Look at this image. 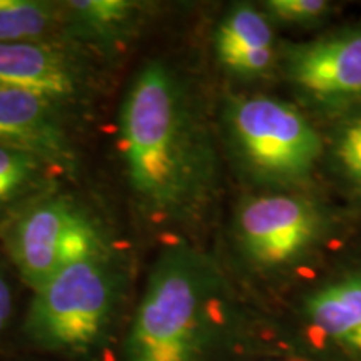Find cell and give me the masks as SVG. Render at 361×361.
Wrapping results in <instances>:
<instances>
[{
    "label": "cell",
    "mask_w": 361,
    "mask_h": 361,
    "mask_svg": "<svg viewBox=\"0 0 361 361\" xmlns=\"http://www.w3.org/2000/svg\"><path fill=\"white\" fill-rule=\"evenodd\" d=\"M218 290L213 259L184 243L166 247L130 324L126 361H202Z\"/></svg>",
    "instance_id": "2"
},
{
    "label": "cell",
    "mask_w": 361,
    "mask_h": 361,
    "mask_svg": "<svg viewBox=\"0 0 361 361\" xmlns=\"http://www.w3.org/2000/svg\"><path fill=\"white\" fill-rule=\"evenodd\" d=\"M85 78L78 57L61 42L0 44V85L61 104L75 101Z\"/></svg>",
    "instance_id": "7"
},
{
    "label": "cell",
    "mask_w": 361,
    "mask_h": 361,
    "mask_svg": "<svg viewBox=\"0 0 361 361\" xmlns=\"http://www.w3.org/2000/svg\"><path fill=\"white\" fill-rule=\"evenodd\" d=\"M57 109L37 94L0 85V144L25 149L51 168L71 171L75 154Z\"/></svg>",
    "instance_id": "8"
},
{
    "label": "cell",
    "mask_w": 361,
    "mask_h": 361,
    "mask_svg": "<svg viewBox=\"0 0 361 361\" xmlns=\"http://www.w3.org/2000/svg\"><path fill=\"white\" fill-rule=\"evenodd\" d=\"M47 169L52 168L32 152L0 144V209L24 201L39 188Z\"/></svg>",
    "instance_id": "14"
},
{
    "label": "cell",
    "mask_w": 361,
    "mask_h": 361,
    "mask_svg": "<svg viewBox=\"0 0 361 361\" xmlns=\"http://www.w3.org/2000/svg\"><path fill=\"white\" fill-rule=\"evenodd\" d=\"M117 146L135 202L159 223L201 218L218 186V156L184 80L147 62L126 92Z\"/></svg>",
    "instance_id": "1"
},
{
    "label": "cell",
    "mask_w": 361,
    "mask_h": 361,
    "mask_svg": "<svg viewBox=\"0 0 361 361\" xmlns=\"http://www.w3.org/2000/svg\"><path fill=\"white\" fill-rule=\"evenodd\" d=\"M329 4L324 0H269L268 11L274 19L288 24H311L328 12Z\"/></svg>",
    "instance_id": "15"
},
{
    "label": "cell",
    "mask_w": 361,
    "mask_h": 361,
    "mask_svg": "<svg viewBox=\"0 0 361 361\" xmlns=\"http://www.w3.org/2000/svg\"><path fill=\"white\" fill-rule=\"evenodd\" d=\"M336 156L348 178L361 186V116L341 130Z\"/></svg>",
    "instance_id": "16"
},
{
    "label": "cell",
    "mask_w": 361,
    "mask_h": 361,
    "mask_svg": "<svg viewBox=\"0 0 361 361\" xmlns=\"http://www.w3.org/2000/svg\"><path fill=\"white\" fill-rule=\"evenodd\" d=\"M323 224L318 206L306 197L266 194L238 207L234 236L251 263L281 268L303 258L322 236Z\"/></svg>",
    "instance_id": "6"
},
{
    "label": "cell",
    "mask_w": 361,
    "mask_h": 361,
    "mask_svg": "<svg viewBox=\"0 0 361 361\" xmlns=\"http://www.w3.org/2000/svg\"><path fill=\"white\" fill-rule=\"evenodd\" d=\"M119 290L109 243L62 266L34 291L25 331L42 348L85 353L101 340Z\"/></svg>",
    "instance_id": "3"
},
{
    "label": "cell",
    "mask_w": 361,
    "mask_h": 361,
    "mask_svg": "<svg viewBox=\"0 0 361 361\" xmlns=\"http://www.w3.org/2000/svg\"><path fill=\"white\" fill-rule=\"evenodd\" d=\"M61 6L64 37L101 51L123 44L139 17V6L129 0H72Z\"/></svg>",
    "instance_id": "12"
},
{
    "label": "cell",
    "mask_w": 361,
    "mask_h": 361,
    "mask_svg": "<svg viewBox=\"0 0 361 361\" xmlns=\"http://www.w3.org/2000/svg\"><path fill=\"white\" fill-rule=\"evenodd\" d=\"M106 243L87 213L62 196L40 197L27 204L7 231L12 261L34 291L62 266Z\"/></svg>",
    "instance_id": "5"
},
{
    "label": "cell",
    "mask_w": 361,
    "mask_h": 361,
    "mask_svg": "<svg viewBox=\"0 0 361 361\" xmlns=\"http://www.w3.org/2000/svg\"><path fill=\"white\" fill-rule=\"evenodd\" d=\"M228 130L247 168L268 179L296 180L313 171L322 139L290 104L268 96L238 97L226 112Z\"/></svg>",
    "instance_id": "4"
},
{
    "label": "cell",
    "mask_w": 361,
    "mask_h": 361,
    "mask_svg": "<svg viewBox=\"0 0 361 361\" xmlns=\"http://www.w3.org/2000/svg\"><path fill=\"white\" fill-rule=\"evenodd\" d=\"M290 74L311 96L323 101L361 97V32H345L298 47Z\"/></svg>",
    "instance_id": "9"
},
{
    "label": "cell",
    "mask_w": 361,
    "mask_h": 361,
    "mask_svg": "<svg viewBox=\"0 0 361 361\" xmlns=\"http://www.w3.org/2000/svg\"><path fill=\"white\" fill-rule=\"evenodd\" d=\"M64 35L61 4L39 0H0V44L57 42Z\"/></svg>",
    "instance_id": "13"
},
{
    "label": "cell",
    "mask_w": 361,
    "mask_h": 361,
    "mask_svg": "<svg viewBox=\"0 0 361 361\" xmlns=\"http://www.w3.org/2000/svg\"><path fill=\"white\" fill-rule=\"evenodd\" d=\"M306 316L322 335L361 358V274L343 276L314 291Z\"/></svg>",
    "instance_id": "11"
},
{
    "label": "cell",
    "mask_w": 361,
    "mask_h": 361,
    "mask_svg": "<svg viewBox=\"0 0 361 361\" xmlns=\"http://www.w3.org/2000/svg\"><path fill=\"white\" fill-rule=\"evenodd\" d=\"M214 45L221 64L236 74L258 75L273 64V29L268 17L251 6H236L226 13Z\"/></svg>",
    "instance_id": "10"
},
{
    "label": "cell",
    "mask_w": 361,
    "mask_h": 361,
    "mask_svg": "<svg viewBox=\"0 0 361 361\" xmlns=\"http://www.w3.org/2000/svg\"><path fill=\"white\" fill-rule=\"evenodd\" d=\"M12 291L11 286H8L7 279L4 278V274L0 273V333L2 329L6 328V324L8 322L12 314Z\"/></svg>",
    "instance_id": "17"
}]
</instances>
